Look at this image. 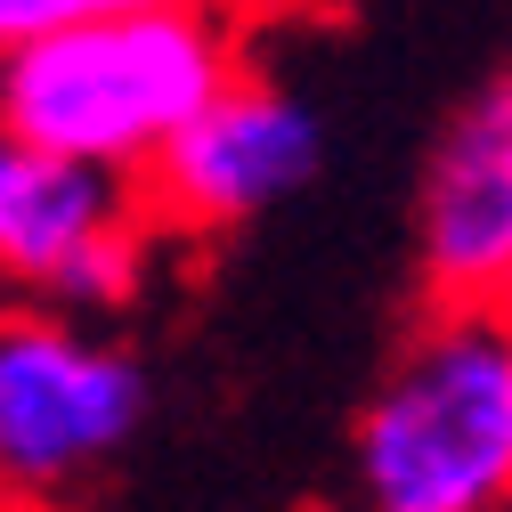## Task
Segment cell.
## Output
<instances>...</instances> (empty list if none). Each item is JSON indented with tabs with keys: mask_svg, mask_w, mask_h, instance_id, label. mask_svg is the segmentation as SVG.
Masks as SVG:
<instances>
[{
	"mask_svg": "<svg viewBox=\"0 0 512 512\" xmlns=\"http://www.w3.org/2000/svg\"><path fill=\"white\" fill-rule=\"evenodd\" d=\"M244 74L236 25L212 0H139L0 57V114L49 155L147 179V163Z\"/></svg>",
	"mask_w": 512,
	"mask_h": 512,
	"instance_id": "6da1fadb",
	"label": "cell"
},
{
	"mask_svg": "<svg viewBox=\"0 0 512 512\" xmlns=\"http://www.w3.org/2000/svg\"><path fill=\"white\" fill-rule=\"evenodd\" d=\"M350 512H512V309H431L350 423Z\"/></svg>",
	"mask_w": 512,
	"mask_h": 512,
	"instance_id": "7a4b0ae2",
	"label": "cell"
},
{
	"mask_svg": "<svg viewBox=\"0 0 512 512\" xmlns=\"http://www.w3.org/2000/svg\"><path fill=\"white\" fill-rule=\"evenodd\" d=\"M155 382L106 326L0 293V512H74L139 439Z\"/></svg>",
	"mask_w": 512,
	"mask_h": 512,
	"instance_id": "3957f363",
	"label": "cell"
},
{
	"mask_svg": "<svg viewBox=\"0 0 512 512\" xmlns=\"http://www.w3.org/2000/svg\"><path fill=\"white\" fill-rule=\"evenodd\" d=\"M326 163V131L317 106L293 98L269 74H236L187 131L147 163L139 204L163 228V244H212L228 228H252L261 212H277L285 196L317 179Z\"/></svg>",
	"mask_w": 512,
	"mask_h": 512,
	"instance_id": "277c9868",
	"label": "cell"
},
{
	"mask_svg": "<svg viewBox=\"0 0 512 512\" xmlns=\"http://www.w3.org/2000/svg\"><path fill=\"white\" fill-rule=\"evenodd\" d=\"M415 285L431 309H512V74L480 82L415 187Z\"/></svg>",
	"mask_w": 512,
	"mask_h": 512,
	"instance_id": "5b68a950",
	"label": "cell"
},
{
	"mask_svg": "<svg viewBox=\"0 0 512 512\" xmlns=\"http://www.w3.org/2000/svg\"><path fill=\"white\" fill-rule=\"evenodd\" d=\"M147 212L139 179H114L98 163L49 155L41 139H25L9 114H0V293H41L66 277V261L106 236L114 220Z\"/></svg>",
	"mask_w": 512,
	"mask_h": 512,
	"instance_id": "8992f818",
	"label": "cell"
},
{
	"mask_svg": "<svg viewBox=\"0 0 512 512\" xmlns=\"http://www.w3.org/2000/svg\"><path fill=\"white\" fill-rule=\"evenodd\" d=\"M106 9H139V0H0V57L41 33H66L82 17H106Z\"/></svg>",
	"mask_w": 512,
	"mask_h": 512,
	"instance_id": "52a82bcc",
	"label": "cell"
}]
</instances>
